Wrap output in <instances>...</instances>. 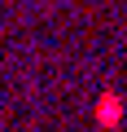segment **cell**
<instances>
[{
  "instance_id": "obj_1",
  "label": "cell",
  "mask_w": 127,
  "mask_h": 132,
  "mask_svg": "<svg viewBox=\"0 0 127 132\" xmlns=\"http://www.w3.org/2000/svg\"><path fill=\"white\" fill-rule=\"evenodd\" d=\"M101 119L114 123V119H118V101H101Z\"/></svg>"
}]
</instances>
